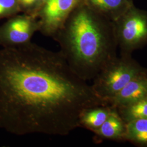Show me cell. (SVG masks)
I'll return each mask as SVG.
<instances>
[{"instance_id":"3957f363","label":"cell","mask_w":147,"mask_h":147,"mask_svg":"<svg viewBox=\"0 0 147 147\" xmlns=\"http://www.w3.org/2000/svg\"><path fill=\"white\" fill-rule=\"evenodd\" d=\"M146 70L131 55H121L100 70L91 86L96 94L109 105L110 101L132 79Z\"/></svg>"},{"instance_id":"4fadbf2b","label":"cell","mask_w":147,"mask_h":147,"mask_svg":"<svg viewBox=\"0 0 147 147\" xmlns=\"http://www.w3.org/2000/svg\"><path fill=\"white\" fill-rule=\"evenodd\" d=\"M21 13L19 0H0V20Z\"/></svg>"},{"instance_id":"8992f818","label":"cell","mask_w":147,"mask_h":147,"mask_svg":"<svg viewBox=\"0 0 147 147\" xmlns=\"http://www.w3.org/2000/svg\"><path fill=\"white\" fill-rule=\"evenodd\" d=\"M39 30L36 17L25 13L18 14L0 25V46L15 47L25 45L31 42L34 34Z\"/></svg>"},{"instance_id":"7c38bea8","label":"cell","mask_w":147,"mask_h":147,"mask_svg":"<svg viewBox=\"0 0 147 147\" xmlns=\"http://www.w3.org/2000/svg\"><path fill=\"white\" fill-rule=\"evenodd\" d=\"M115 109L125 123L137 119H147V95L132 104Z\"/></svg>"},{"instance_id":"30bf717a","label":"cell","mask_w":147,"mask_h":147,"mask_svg":"<svg viewBox=\"0 0 147 147\" xmlns=\"http://www.w3.org/2000/svg\"><path fill=\"white\" fill-rule=\"evenodd\" d=\"M112 109L110 105L95 106L85 109L79 116V127L94 132L103 124Z\"/></svg>"},{"instance_id":"6da1fadb","label":"cell","mask_w":147,"mask_h":147,"mask_svg":"<svg viewBox=\"0 0 147 147\" xmlns=\"http://www.w3.org/2000/svg\"><path fill=\"white\" fill-rule=\"evenodd\" d=\"M109 105L59 51L35 43L0 49V128L16 136H65L85 109Z\"/></svg>"},{"instance_id":"52a82bcc","label":"cell","mask_w":147,"mask_h":147,"mask_svg":"<svg viewBox=\"0 0 147 147\" xmlns=\"http://www.w3.org/2000/svg\"><path fill=\"white\" fill-rule=\"evenodd\" d=\"M147 95V70L137 75L109 102L117 108L129 105Z\"/></svg>"},{"instance_id":"ba28073f","label":"cell","mask_w":147,"mask_h":147,"mask_svg":"<svg viewBox=\"0 0 147 147\" xmlns=\"http://www.w3.org/2000/svg\"><path fill=\"white\" fill-rule=\"evenodd\" d=\"M125 131L126 123L116 109L113 107L110 115L103 124L93 132L94 141L97 143L104 140L124 141Z\"/></svg>"},{"instance_id":"9a60e30c","label":"cell","mask_w":147,"mask_h":147,"mask_svg":"<svg viewBox=\"0 0 147 147\" xmlns=\"http://www.w3.org/2000/svg\"><path fill=\"white\" fill-rule=\"evenodd\" d=\"M47 0H38V3H37V7H36V12H35V15L34 16L36 17L38 12L39 11V9H40V8L42 7V6L43 5V4L45 3V2ZM37 18V17H36Z\"/></svg>"},{"instance_id":"7a4b0ae2","label":"cell","mask_w":147,"mask_h":147,"mask_svg":"<svg viewBox=\"0 0 147 147\" xmlns=\"http://www.w3.org/2000/svg\"><path fill=\"white\" fill-rule=\"evenodd\" d=\"M53 39L70 68L85 81L92 80L117 56L114 22L84 2L74 9Z\"/></svg>"},{"instance_id":"5b68a950","label":"cell","mask_w":147,"mask_h":147,"mask_svg":"<svg viewBox=\"0 0 147 147\" xmlns=\"http://www.w3.org/2000/svg\"><path fill=\"white\" fill-rule=\"evenodd\" d=\"M84 0H47L37 13L39 30L45 36L53 38L69 16Z\"/></svg>"},{"instance_id":"5bb4252c","label":"cell","mask_w":147,"mask_h":147,"mask_svg":"<svg viewBox=\"0 0 147 147\" xmlns=\"http://www.w3.org/2000/svg\"><path fill=\"white\" fill-rule=\"evenodd\" d=\"M21 13L35 16V12L38 0H19ZM36 17V16H35Z\"/></svg>"},{"instance_id":"8fae6325","label":"cell","mask_w":147,"mask_h":147,"mask_svg":"<svg viewBox=\"0 0 147 147\" xmlns=\"http://www.w3.org/2000/svg\"><path fill=\"white\" fill-rule=\"evenodd\" d=\"M124 141L141 147H147V119L141 118L126 123Z\"/></svg>"},{"instance_id":"277c9868","label":"cell","mask_w":147,"mask_h":147,"mask_svg":"<svg viewBox=\"0 0 147 147\" xmlns=\"http://www.w3.org/2000/svg\"><path fill=\"white\" fill-rule=\"evenodd\" d=\"M113 22L121 55H132L147 45V11L133 4Z\"/></svg>"},{"instance_id":"9c48e42d","label":"cell","mask_w":147,"mask_h":147,"mask_svg":"<svg viewBox=\"0 0 147 147\" xmlns=\"http://www.w3.org/2000/svg\"><path fill=\"white\" fill-rule=\"evenodd\" d=\"M84 2L112 21L117 20L134 3L132 0H84Z\"/></svg>"},{"instance_id":"2e32d148","label":"cell","mask_w":147,"mask_h":147,"mask_svg":"<svg viewBox=\"0 0 147 147\" xmlns=\"http://www.w3.org/2000/svg\"><path fill=\"white\" fill-rule=\"evenodd\" d=\"M132 1H134V0H132Z\"/></svg>"}]
</instances>
